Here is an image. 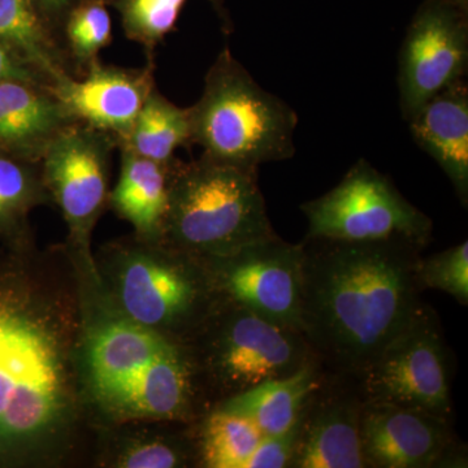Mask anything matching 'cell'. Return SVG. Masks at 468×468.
<instances>
[{"instance_id": "1", "label": "cell", "mask_w": 468, "mask_h": 468, "mask_svg": "<svg viewBox=\"0 0 468 468\" xmlns=\"http://www.w3.org/2000/svg\"><path fill=\"white\" fill-rule=\"evenodd\" d=\"M58 263L0 249V468L61 466L84 432L81 291Z\"/></svg>"}, {"instance_id": "2", "label": "cell", "mask_w": 468, "mask_h": 468, "mask_svg": "<svg viewBox=\"0 0 468 468\" xmlns=\"http://www.w3.org/2000/svg\"><path fill=\"white\" fill-rule=\"evenodd\" d=\"M301 332L324 371L358 378L423 306V249L304 239Z\"/></svg>"}, {"instance_id": "3", "label": "cell", "mask_w": 468, "mask_h": 468, "mask_svg": "<svg viewBox=\"0 0 468 468\" xmlns=\"http://www.w3.org/2000/svg\"><path fill=\"white\" fill-rule=\"evenodd\" d=\"M101 292L120 315L184 345L220 301L205 261L134 236L94 255Z\"/></svg>"}, {"instance_id": "4", "label": "cell", "mask_w": 468, "mask_h": 468, "mask_svg": "<svg viewBox=\"0 0 468 468\" xmlns=\"http://www.w3.org/2000/svg\"><path fill=\"white\" fill-rule=\"evenodd\" d=\"M276 236L257 169L202 155L176 160L162 241L199 260L226 257Z\"/></svg>"}, {"instance_id": "5", "label": "cell", "mask_w": 468, "mask_h": 468, "mask_svg": "<svg viewBox=\"0 0 468 468\" xmlns=\"http://www.w3.org/2000/svg\"><path fill=\"white\" fill-rule=\"evenodd\" d=\"M187 112L192 144L208 158L258 169L294 155L297 113L264 90L229 48L209 68L201 98Z\"/></svg>"}, {"instance_id": "6", "label": "cell", "mask_w": 468, "mask_h": 468, "mask_svg": "<svg viewBox=\"0 0 468 468\" xmlns=\"http://www.w3.org/2000/svg\"><path fill=\"white\" fill-rule=\"evenodd\" d=\"M184 346L202 394L217 397V403L318 360L297 329L224 298Z\"/></svg>"}, {"instance_id": "7", "label": "cell", "mask_w": 468, "mask_h": 468, "mask_svg": "<svg viewBox=\"0 0 468 468\" xmlns=\"http://www.w3.org/2000/svg\"><path fill=\"white\" fill-rule=\"evenodd\" d=\"M117 141L85 124L58 135L41 159L43 183L68 228L67 251L80 279L100 284L91 234L109 205L111 163Z\"/></svg>"}, {"instance_id": "8", "label": "cell", "mask_w": 468, "mask_h": 468, "mask_svg": "<svg viewBox=\"0 0 468 468\" xmlns=\"http://www.w3.org/2000/svg\"><path fill=\"white\" fill-rule=\"evenodd\" d=\"M301 209L309 223L306 239H403L423 250L432 239V220L365 159H359L337 186L304 202Z\"/></svg>"}, {"instance_id": "9", "label": "cell", "mask_w": 468, "mask_h": 468, "mask_svg": "<svg viewBox=\"0 0 468 468\" xmlns=\"http://www.w3.org/2000/svg\"><path fill=\"white\" fill-rule=\"evenodd\" d=\"M451 369L441 323L424 303L358 381L367 401L421 410L452 421Z\"/></svg>"}, {"instance_id": "10", "label": "cell", "mask_w": 468, "mask_h": 468, "mask_svg": "<svg viewBox=\"0 0 468 468\" xmlns=\"http://www.w3.org/2000/svg\"><path fill=\"white\" fill-rule=\"evenodd\" d=\"M468 0H424L399 51V109L409 122L428 101L463 81L468 64Z\"/></svg>"}, {"instance_id": "11", "label": "cell", "mask_w": 468, "mask_h": 468, "mask_svg": "<svg viewBox=\"0 0 468 468\" xmlns=\"http://www.w3.org/2000/svg\"><path fill=\"white\" fill-rule=\"evenodd\" d=\"M202 261L218 297L301 332L302 242H286L276 234L226 257Z\"/></svg>"}, {"instance_id": "12", "label": "cell", "mask_w": 468, "mask_h": 468, "mask_svg": "<svg viewBox=\"0 0 468 468\" xmlns=\"http://www.w3.org/2000/svg\"><path fill=\"white\" fill-rule=\"evenodd\" d=\"M360 445L369 468L467 466L451 420L393 403L366 399Z\"/></svg>"}, {"instance_id": "13", "label": "cell", "mask_w": 468, "mask_h": 468, "mask_svg": "<svg viewBox=\"0 0 468 468\" xmlns=\"http://www.w3.org/2000/svg\"><path fill=\"white\" fill-rule=\"evenodd\" d=\"M366 399L358 378L324 372L302 419L292 468H367L360 445Z\"/></svg>"}, {"instance_id": "14", "label": "cell", "mask_w": 468, "mask_h": 468, "mask_svg": "<svg viewBox=\"0 0 468 468\" xmlns=\"http://www.w3.org/2000/svg\"><path fill=\"white\" fill-rule=\"evenodd\" d=\"M202 396L186 347L175 343L95 411L113 424L192 423Z\"/></svg>"}, {"instance_id": "15", "label": "cell", "mask_w": 468, "mask_h": 468, "mask_svg": "<svg viewBox=\"0 0 468 468\" xmlns=\"http://www.w3.org/2000/svg\"><path fill=\"white\" fill-rule=\"evenodd\" d=\"M86 70L81 80L61 77L51 90L76 122L111 134L119 144L156 88L154 63L135 69L101 66L97 60Z\"/></svg>"}, {"instance_id": "16", "label": "cell", "mask_w": 468, "mask_h": 468, "mask_svg": "<svg viewBox=\"0 0 468 468\" xmlns=\"http://www.w3.org/2000/svg\"><path fill=\"white\" fill-rule=\"evenodd\" d=\"M73 124L50 86L0 82V150L41 163L52 141Z\"/></svg>"}, {"instance_id": "17", "label": "cell", "mask_w": 468, "mask_h": 468, "mask_svg": "<svg viewBox=\"0 0 468 468\" xmlns=\"http://www.w3.org/2000/svg\"><path fill=\"white\" fill-rule=\"evenodd\" d=\"M410 133L426 151L443 174L448 176L455 194L468 203V89L466 82H455L428 101L409 120Z\"/></svg>"}, {"instance_id": "18", "label": "cell", "mask_w": 468, "mask_h": 468, "mask_svg": "<svg viewBox=\"0 0 468 468\" xmlns=\"http://www.w3.org/2000/svg\"><path fill=\"white\" fill-rule=\"evenodd\" d=\"M119 180L110 192L109 205L116 215L134 228L135 236L162 241L167 214L172 165L143 158L131 150L120 149Z\"/></svg>"}, {"instance_id": "19", "label": "cell", "mask_w": 468, "mask_h": 468, "mask_svg": "<svg viewBox=\"0 0 468 468\" xmlns=\"http://www.w3.org/2000/svg\"><path fill=\"white\" fill-rule=\"evenodd\" d=\"M324 372L319 360H313L291 377L257 385L212 409L248 419L264 436L280 435L300 420Z\"/></svg>"}, {"instance_id": "20", "label": "cell", "mask_w": 468, "mask_h": 468, "mask_svg": "<svg viewBox=\"0 0 468 468\" xmlns=\"http://www.w3.org/2000/svg\"><path fill=\"white\" fill-rule=\"evenodd\" d=\"M0 45L50 88L70 75L54 27L33 0H0Z\"/></svg>"}, {"instance_id": "21", "label": "cell", "mask_w": 468, "mask_h": 468, "mask_svg": "<svg viewBox=\"0 0 468 468\" xmlns=\"http://www.w3.org/2000/svg\"><path fill=\"white\" fill-rule=\"evenodd\" d=\"M41 163L17 158L0 150V242L12 250L33 249L29 215L50 202Z\"/></svg>"}, {"instance_id": "22", "label": "cell", "mask_w": 468, "mask_h": 468, "mask_svg": "<svg viewBox=\"0 0 468 468\" xmlns=\"http://www.w3.org/2000/svg\"><path fill=\"white\" fill-rule=\"evenodd\" d=\"M192 144L189 112L154 89L144 101L128 134L117 149L131 150L143 158L172 165L178 147Z\"/></svg>"}, {"instance_id": "23", "label": "cell", "mask_w": 468, "mask_h": 468, "mask_svg": "<svg viewBox=\"0 0 468 468\" xmlns=\"http://www.w3.org/2000/svg\"><path fill=\"white\" fill-rule=\"evenodd\" d=\"M101 462L119 468H183L198 463L196 439L156 430H133L113 437Z\"/></svg>"}, {"instance_id": "24", "label": "cell", "mask_w": 468, "mask_h": 468, "mask_svg": "<svg viewBox=\"0 0 468 468\" xmlns=\"http://www.w3.org/2000/svg\"><path fill=\"white\" fill-rule=\"evenodd\" d=\"M263 436L248 419L211 409L202 419L196 439L199 466L245 468Z\"/></svg>"}, {"instance_id": "25", "label": "cell", "mask_w": 468, "mask_h": 468, "mask_svg": "<svg viewBox=\"0 0 468 468\" xmlns=\"http://www.w3.org/2000/svg\"><path fill=\"white\" fill-rule=\"evenodd\" d=\"M67 50L88 69L112 39V21L103 0H80L66 16Z\"/></svg>"}, {"instance_id": "26", "label": "cell", "mask_w": 468, "mask_h": 468, "mask_svg": "<svg viewBox=\"0 0 468 468\" xmlns=\"http://www.w3.org/2000/svg\"><path fill=\"white\" fill-rule=\"evenodd\" d=\"M186 0H115L126 38L143 46L147 54L174 30Z\"/></svg>"}, {"instance_id": "27", "label": "cell", "mask_w": 468, "mask_h": 468, "mask_svg": "<svg viewBox=\"0 0 468 468\" xmlns=\"http://www.w3.org/2000/svg\"><path fill=\"white\" fill-rule=\"evenodd\" d=\"M419 282L423 289L448 292L461 304H468V242L421 258Z\"/></svg>"}, {"instance_id": "28", "label": "cell", "mask_w": 468, "mask_h": 468, "mask_svg": "<svg viewBox=\"0 0 468 468\" xmlns=\"http://www.w3.org/2000/svg\"><path fill=\"white\" fill-rule=\"evenodd\" d=\"M302 419L303 414L300 420L284 433L263 436L245 468L291 467L292 455L300 440Z\"/></svg>"}, {"instance_id": "29", "label": "cell", "mask_w": 468, "mask_h": 468, "mask_svg": "<svg viewBox=\"0 0 468 468\" xmlns=\"http://www.w3.org/2000/svg\"><path fill=\"white\" fill-rule=\"evenodd\" d=\"M5 81H26L48 86L41 76L16 60L0 45V82Z\"/></svg>"}, {"instance_id": "30", "label": "cell", "mask_w": 468, "mask_h": 468, "mask_svg": "<svg viewBox=\"0 0 468 468\" xmlns=\"http://www.w3.org/2000/svg\"><path fill=\"white\" fill-rule=\"evenodd\" d=\"M37 8L41 11L46 20L54 27L55 20L66 17L68 12L70 11L80 0H33Z\"/></svg>"}]
</instances>
